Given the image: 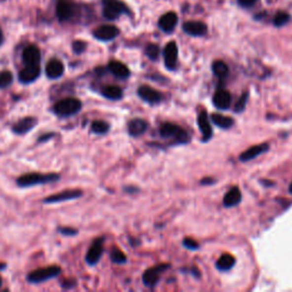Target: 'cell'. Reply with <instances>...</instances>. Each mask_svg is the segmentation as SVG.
I'll return each instance as SVG.
<instances>
[{
	"label": "cell",
	"mask_w": 292,
	"mask_h": 292,
	"mask_svg": "<svg viewBox=\"0 0 292 292\" xmlns=\"http://www.w3.org/2000/svg\"><path fill=\"white\" fill-rule=\"evenodd\" d=\"M60 180V176L57 174H39V173H31L25 174L23 176L17 178V186L20 187H31L36 185L49 184Z\"/></svg>",
	"instance_id": "6da1fadb"
},
{
	"label": "cell",
	"mask_w": 292,
	"mask_h": 292,
	"mask_svg": "<svg viewBox=\"0 0 292 292\" xmlns=\"http://www.w3.org/2000/svg\"><path fill=\"white\" fill-rule=\"evenodd\" d=\"M82 108L81 102L78 98H64L60 102H57L54 105L53 111L56 115L61 116V118H67V116H71L73 114H76Z\"/></svg>",
	"instance_id": "7a4b0ae2"
},
{
	"label": "cell",
	"mask_w": 292,
	"mask_h": 292,
	"mask_svg": "<svg viewBox=\"0 0 292 292\" xmlns=\"http://www.w3.org/2000/svg\"><path fill=\"white\" fill-rule=\"evenodd\" d=\"M126 13H129V9L120 0H103V15L108 20H116Z\"/></svg>",
	"instance_id": "3957f363"
},
{
	"label": "cell",
	"mask_w": 292,
	"mask_h": 292,
	"mask_svg": "<svg viewBox=\"0 0 292 292\" xmlns=\"http://www.w3.org/2000/svg\"><path fill=\"white\" fill-rule=\"evenodd\" d=\"M160 134L164 138H174L178 143H186L188 141V135L182 127L175 125V123H163L160 127Z\"/></svg>",
	"instance_id": "277c9868"
},
{
	"label": "cell",
	"mask_w": 292,
	"mask_h": 292,
	"mask_svg": "<svg viewBox=\"0 0 292 292\" xmlns=\"http://www.w3.org/2000/svg\"><path fill=\"white\" fill-rule=\"evenodd\" d=\"M60 273L61 268L58 266H49V267L36 269V271L31 272L28 275L27 280L30 283H41L57 276Z\"/></svg>",
	"instance_id": "5b68a950"
},
{
	"label": "cell",
	"mask_w": 292,
	"mask_h": 292,
	"mask_svg": "<svg viewBox=\"0 0 292 292\" xmlns=\"http://www.w3.org/2000/svg\"><path fill=\"white\" fill-rule=\"evenodd\" d=\"M75 12V5L72 0H58L56 3V15L60 21H69Z\"/></svg>",
	"instance_id": "8992f818"
},
{
	"label": "cell",
	"mask_w": 292,
	"mask_h": 292,
	"mask_svg": "<svg viewBox=\"0 0 292 292\" xmlns=\"http://www.w3.org/2000/svg\"><path fill=\"white\" fill-rule=\"evenodd\" d=\"M163 57H164L166 67L169 69V70H174V69H176L177 58H178V48H177L176 42L170 41L169 43H167L163 49Z\"/></svg>",
	"instance_id": "52a82bcc"
},
{
	"label": "cell",
	"mask_w": 292,
	"mask_h": 292,
	"mask_svg": "<svg viewBox=\"0 0 292 292\" xmlns=\"http://www.w3.org/2000/svg\"><path fill=\"white\" fill-rule=\"evenodd\" d=\"M119 29L114 25H102L94 31V36L101 41H110L119 36Z\"/></svg>",
	"instance_id": "ba28073f"
},
{
	"label": "cell",
	"mask_w": 292,
	"mask_h": 292,
	"mask_svg": "<svg viewBox=\"0 0 292 292\" xmlns=\"http://www.w3.org/2000/svg\"><path fill=\"white\" fill-rule=\"evenodd\" d=\"M103 242L104 239H97L90 246L88 253L86 255V261L89 265H95L100 261L102 255H103Z\"/></svg>",
	"instance_id": "9c48e42d"
},
{
	"label": "cell",
	"mask_w": 292,
	"mask_h": 292,
	"mask_svg": "<svg viewBox=\"0 0 292 292\" xmlns=\"http://www.w3.org/2000/svg\"><path fill=\"white\" fill-rule=\"evenodd\" d=\"M137 94L142 100L149 104H158L162 100L161 94L149 86H141L137 90Z\"/></svg>",
	"instance_id": "30bf717a"
},
{
	"label": "cell",
	"mask_w": 292,
	"mask_h": 292,
	"mask_svg": "<svg viewBox=\"0 0 292 292\" xmlns=\"http://www.w3.org/2000/svg\"><path fill=\"white\" fill-rule=\"evenodd\" d=\"M80 196H82V192L79 191V189H68V191H63L58 194L50 195L48 198L43 200L45 203H58L63 202V201H69V200H74L78 199Z\"/></svg>",
	"instance_id": "8fae6325"
},
{
	"label": "cell",
	"mask_w": 292,
	"mask_h": 292,
	"mask_svg": "<svg viewBox=\"0 0 292 292\" xmlns=\"http://www.w3.org/2000/svg\"><path fill=\"white\" fill-rule=\"evenodd\" d=\"M169 267L168 264H163V265H158L155 267L148 268L147 271H145L144 275H143V282L146 287H154L156 282L159 281L160 277V273L162 271H166V269Z\"/></svg>",
	"instance_id": "7c38bea8"
},
{
	"label": "cell",
	"mask_w": 292,
	"mask_h": 292,
	"mask_svg": "<svg viewBox=\"0 0 292 292\" xmlns=\"http://www.w3.org/2000/svg\"><path fill=\"white\" fill-rule=\"evenodd\" d=\"M182 30L185 34L193 36H202L207 34L208 28L203 22L187 21L182 24Z\"/></svg>",
	"instance_id": "4fadbf2b"
},
{
	"label": "cell",
	"mask_w": 292,
	"mask_h": 292,
	"mask_svg": "<svg viewBox=\"0 0 292 292\" xmlns=\"http://www.w3.org/2000/svg\"><path fill=\"white\" fill-rule=\"evenodd\" d=\"M40 75V65H25V68L20 72L18 79L23 83L34 82Z\"/></svg>",
	"instance_id": "5bb4252c"
},
{
	"label": "cell",
	"mask_w": 292,
	"mask_h": 292,
	"mask_svg": "<svg viewBox=\"0 0 292 292\" xmlns=\"http://www.w3.org/2000/svg\"><path fill=\"white\" fill-rule=\"evenodd\" d=\"M178 23V16L175 12H168L160 17L159 28L164 32H171Z\"/></svg>",
	"instance_id": "9a60e30c"
},
{
	"label": "cell",
	"mask_w": 292,
	"mask_h": 292,
	"mask_svg": "<svg viewBox=\"0 0 292 292\" xmlns=\"http://www.w3.org/2000/svg\"><path fill=\"white\" fill-rule=\"evenodd\" d=\"M269 149L268 144H260V145H255L253 147L248 148L247 151H244L242 154L240 155V161L247 162L250 161V160H254L257 158V156L261 155L262 153L267 152Z\"/></svg>",
	"instance_id": "2e32d148"
},
{
	"label": "cell",
	"mask_w": 292,
	"mask_h": 292,
	"mask_svg": "<svg viewBox=\"0 0 292 292\" xmlns=\"http://www.w3.org/2000/svg\"><path fill=\"white\" fill-rule=\"evenodd\" d=\"M214 105L219 110H227L231 107L232 103V97L231 94L225 89H219L217 93L214 95Z\"/></svg>",
	"instance_id": "e0dca14e"
},
{
	"label": "cell",
	"mask_w": 292,
	"mask_h": 292,
	"mask_svg": "<svg viewBox=\"0 0 292 292\" xmlns=\"http://www.w3.org/2000/svg\"><path fill=\"white\" fill-rule=\"evenodd\" d=\"M23 62L25 65H39L41 60V54L38 47L28 46L23 52Z\"/></svg>",
	"instance_id": "ac0fdd59"
},
{
	"label": "cell",
	"mask_w": 292,
	"mask_h": 292,
	"mask_svg": "<svg viewBox=\"0 0 292 292\" xmlns=\"http://www.w3.org/2000/svg\"><path fill=\"white\" fill-rule=\"evenodd\" d=\"M64 65L60 60H50L46 65V74L49 79H58L63 75Z\"/></svg>",
	"instance_id": "d6986e66"
},
{
	"label": "cell",
	"mask_w": 292,
	"mask_h": 292,
	"mask_svg": "<svg viewBox=\"0 0 292 292\" xmlns=\"http://www.w3.org/2000/svg\"><path fill=\"white\" fill-rule=\"evenodd\" d=\"M198 125L202 133L203 141H209L211 136H213V128H211L209 118L206 111H202L198 116Z\"/></svg>",
	"instance_id": "ffe728a7"
},
{
	"label": "cell",
	"mask_w": 292,
	"mask_h": 292,
	"mask_svg": "<svg viewBox=\"0 0 292 292\" xmlns=\"http://www.w3.org/2000/svg\"><path fill=\"white\" fill-rule=\"evenodd\" d=\"M36 125V118H32V116H27V118H23L13 126V131L15 134L23 135V134H27L28 131L32 130V128H34Z\"/></svg>",
	"instance_id": "44dd1931"
},
{
	"label": "cell",
	"mask_w": 292,
	"mask_h": 292,
	"mask_svg": "<svg viewBox=\"0 0 292 292\" xmlns=\"http://www.w3.org/2000/svg\"><path fill=\"white\" fill-rule=\"evenodd\" d=\"M146 129H147V122L143 119H134L128 123V133L133 137L141 136L142 134L145 133Z\"/></svg>",
	"instance_id": "7402d4cb"
},
{
	"label": "cell",
	"mask_w": 292,
	"mask_h": 292,
	"mask_svg": "<svg viewBox=\"0 0 292 292\" xmlns=\"http://www.w3.org/2000/svg\"><path fill=\"white\" fill-rule=\"evenodd\" d=\"M109 70L111 71L113 75H115L116 78L120 79H126L130 75V71L125 64L121 63L119 61H111L109 63Z\"/></svg>",
	"instance_id": "603a6c76"
},
{
	"label": "cell",
	"mask_w": 292,
	"mask_h": 292,
	"mask_svg": "<svg viewBox=\"0 0 292 292\" xmlns=\"http://www.w3.org/2000/svg\"><path fill=\"white\" fill-rule=\"evenodd\" d=\"M241 199H242V194H241L239 187H233L226 193L222 202H224L225 207H234L240 203Z\"/></svg>",
	"instance_id": "cb8c5ba5"
},
{
	"label": "cell",
	"mask_w": 292,
	"mask_h": 292,
	"mask_svg": "<svg viewBox=\"0 0 292 292\" xmlns=\"http://www.w3.org/2000/svg\"><path fill=\"white\" fill-rule=\"evenodd\" d=\"M234 264H235L234 257L229 254H225L219 257V259L216 262V266L218 269H220V271H228V269H231L233 266H234Z\"/></svg>",
	"instance_id": "d4e9b609"
},
{
	"label": "cell",
	"mask_w": 292,
	"mask_h": 292,
	"mask_svg": "<svg viewBox=\"0 0 292 292\" xmlns=\"http://www.w3.org/2000/svg\"><path fill=\"white\" fill-rule=\"evenodd\" d=\"M104 97L112 101H118L122 97V89L118 86H107L102 89Z\"/></svg>",
	"instance_id": "484cf974"
},
{
	"label": "cell",
	"mask_w": 292,
	"mask_h": 292,
	"mask_svg": "<svg viewBox=\"0 0 292 292\" xmlns=\"http://www.w3.org/2000/svg\"><path fill=\"white\" fill-rule=\"evenodd\" d=\"M211 120H213L215 125L220 127L221 129H228V128H231L233 126V123H234L232 118L222 114H218V113L211 115Z\"/></svg>",
	"instance_id": "4316f807"
},
{
	"label": "cell",
	"mask_w": 292,
	"mask_h": 292,
	"mask_svg": "<svg viewBox=\"0 0 292 292\" xmlns=\"http://www.w3.org/2000/svg\"><path fill=\"white\" fill-rule=\"evenodd\" d=\"M213 71L215 73V75L221 79V78H225V76L228 74V67L225 62L216 61L214 62L213 64Z\"/></svg>",
	"instance_id": "83f0119b"
},
{
	"label": "cell",
	"mask_w": 292,
	"mask_h": 292,
	"mask_svg": "<svg viewBox=\"0 0 292 292\" xmlns=\"http://www.w3.org/2000/svg\"><path fill=\"white\" fill-rule=\"evenodd\" d=\"M91 131L95 134H98V135H103V134H107L109 129H110V126L109 123H107L105 121H102V120H97V121H94L91 123Z\"/></svg>",
	"instance_id": "f1b7e54d"
},
{
	"label": "cell",
	"mask_w": 292,
	"mask_h": 292,
	"mask_svg": "<svg viewBox=\"0 0 292 292\" xmlns=\"http://www.w3.org/2000/svg\"><path fill=\"white\" fill-rule=\"evenodd\" d=\"M145 54H146V56L149 58V60L156 61V60H158L159 55H160L159 46L154 45V43H149V45L146 46Z\"/></svg>",
	"instance_id": "f546056e"
},
{
	"label": "cell",
	"mask_w": 292,
	"mask_h": 292,
	"mask_svg": "<svg viewBox=\"0 0 292 292\" xmlns=\"http://www.w3.org/2000/svg\"><path fill=\"white\" fill-rule=\"evenodd\" d=\"M290 21V15L286 12H279L276 13L275 17H274V25L275 27H283V25H286L288 22Z\"/></svg>",
	"instance_id": "4dcf8cb0"
},
{
	"label": "cell",
	"mask_w": 292,
	"mask_h": 292,
	"mask_svg": "<svg viewBox=\"0 0 292 292\" xmlns=\"http://www.w3.org/2000/svg\"><path fill=\"white\" fill-rule=\"evenodd\" d=\"M13 74L10 71H2L0 73V88H7L12 85Z\"/></svg>",
	"instance_id": "1f68e13d"
},
{
	"label": "cell",
	"mask_w": 292,
	"mask_h": 292,
	"mask_svg": "<svg viewBox=\"0 0 292 292\" xmlns=\"http://www.w3.org/2000/svg\"><path fill=\"white\" fill-rule=\"evenodd\" d=\"M111 259L116 264H125L127 261V257L126 255L122 253L121 250L116 249V248H113L111 251Z\"/></svg>",
	"instance_id": "d6a6232c"
},
{
	"label": "cell",
	"mask_w": 292,
	"mask_h": 292,
	"mask_svg": "<svg viewBox=\"0 0 292 292\" xmlns=\"http://www.w3.org/2000/svg\"><path fill=\"white\" fill-rule=\"evenodd\" d=\"M248 98H249V94L248 93H244L242 96L239 98V101L236 102L235 104V112L240 113V112H243L244 109H246V105H247V102H248Z\"/></svg>",
	"instance_id": "836d02e7"
},
{
	"label": "cell",
	"mask_w": 292,
	"mask_h": 292,
	"mask_svg": "<svg viewBox=\"0 0 292 292\" xmlns=\"http://www.w3.org/2000/svg\"><path fill=\"white\" fill-rule=\"evenodd\" d=\"M86 46H87V45H86V42L80 41V40H78V41H74V42H73L72 48H73V50H74V52H75L76 54H81V53L85 52Z\"/></svg>",
	"instance_id": "e575fe53"
},
{
	"label": "cell",
	"mask_w": 292,
	"mask_h": 292,
	"mask_svg": "<svg viewBox=\"0 0 292 292\" xmlns=\"http://www.w3.org/2000/svg\"><path fill=\"white\" fill-rule=\"evenodd\" d=\"M184 246L186 247V248H188V249H198L199 248V243L196 242V241H194V240H192V239H185L184 240Z\"/></svg>",
	"instance_id": "d590c367"
},
{
	"label": "cell",
	"mask_w": 292,
	"mask_h": 292,
	"mask_svg": "<svg viewBox=\"0 0 292 292\" xmlns=\"http://www.w3.org/2000/svg\"><path fill=\"white\" fill-rule=\"evenodd\" d=\"M257 1L258 0H237V3H239L241 7H243V8H250V7H253Z\"/></svg>",
	"instance_id": "8d00e7d4"
},
{
	"label": "cell",
	"mask_w": 292,
	"mask_h": 292,
	"mask_svg": "<svg viewBox=\"0 0 292 292\" xmlns=\"http://www.w3.org/2000/svg\"><path fill=\"white\" fill-rule=\"evenodd\" d=\"M60 232L62 233V234H64V235H75L76 233H78V231H75V229H73V228H68V227H61L60 228Z\"/></svg>",
	"instance_id": "74e56055"
},
{
	"label": "cell",
	"mask_w": 292,
	"mask_h": 292,
	"mask_svg": "<svg viewBox=\"0 0 292 292\" xmlns=\"http://www.w3.org/2000/svg\"><path fill=\"white\" fill-rule=\"evenodd\" d=\"M1 42H2V32L0 30V45H1Z\"/></svg>",
	"instance_id": "f35d334b"
},
{
	"label": "cell",
	"mask_w": 292,
	"mask_h": 292,
	"mask_svg": "<svg viewBox=\"0 0 292 292\" xmlns=\"http://www.w3.org/2000/svg\"><path fill=\"white\" fill-rule=\"evenodd\" d=\"M289 192H290V193H291V194H292V182H291V184H290V186H289Z\"/></svg>",
	"instance_id": "ab89813d"
},
{
	"label": "cell",
	"mask_w": 292,
	"mask_h": 292,
	"mask_svg": "<svg viewBox=\"0 0 292 292\" xmlns=\"http://www.w3.org/2000/svg\"><path fill=\"white\" fill-rule=\"evenodd\" d=\"M1 286H2V279L0 277V288H1Z\"/></svg>",
	"instance_id": "60d3db41"
},
{
	"label": "cell",
	"mask_w": 292,
	"mask_h": 292,
	"mask_svg": "<svg viewBox=\"0 0 292 292\" xmlns=\"http://www.w3.org/2000/svg\"><path fill=\"white\" fill-rule=\"evenodd\" d=\"M3 267H5V266H0V268H3Z\"/></svg>",
	"instance_id": "b9f144b4"
}]
</instances>
